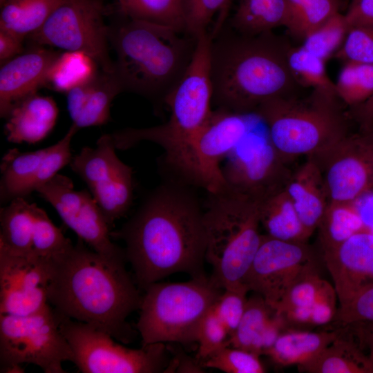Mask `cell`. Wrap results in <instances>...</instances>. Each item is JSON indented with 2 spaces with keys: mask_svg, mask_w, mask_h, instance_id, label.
<instances>
[{
  "mask_svg": "<svg viewBox=\"0 0 373 373\" xmlns=\"http://www.w3.org/2000/svg\"><path fill=\"white\" fill-rule=\"evenodd\" d=\"M286 28L294 37L304 38L339 12L340 0H287Z\"/></svg>",
  "mask_w": 373,
  "mask_h": 373,
  "instance_id": "35",
  "label": "cell"
},
{
  "mask_svg": "<svg viewBox=\"0 0 373 373\" xmlns=\"http://www.w3.org/2000/svg\"><path fill=\"white\" fill-rule=\"evenodd\" d=\"M126 261L125 256L102 255L79 238L50 258L48 303L64 316L130 343L134 331L127 318L139 309L142 295Z\"/></svg>",
  "mask_w": 373,
  "mask_h": 373,
  "instance_id": "2",
  "label": "cell"
},
{
  "mask_svg": "<svg viewBox=\"0 0 373 373\" xmlns=\"http://www.w3.org/2000/svg\"><path fill=\"white\" fill-rule=\"evenodd\" d=\"M96 61L79 51L60 53L48 73L46 86L67 93L91 79L99 70Z\"/></svg>",
  "mask_w": 373,
  "mask_h": 373,
  "instance_id": "34",
  "label": "cell"
},
{
  "mask_svg": "<svg viewBox=\"0 0 373 373\" xmlns=\"http://www.w3.org/2000/svg\"><path fill=\"white\" fill-rule=\"evenodd\" d=\"M365 341L370 350V356L373 359V323L372 326L365 329Z\"/></svg>",
  "mask_w": 373,
  "mask_h": 373,
  "instance_id": "54",
  "label": "cell"
},
{
  "mask_svg": "<svg viewBox=\"0 0 373 373\" xmlns=\"http://www.w3.org/2000/svg\"><path fill=\"white\" fill-rule=\"evenodd\" d=\"M344 329L311 332L289 328L280 334L264 353L275 364H303L321 352L343 332Z\"/></svg>",
  "mask_w": 373,
  "mask_h": 373,
  "instance_id": "24",
  "label": "cell"
},
{
  "mask_svg": "<svg viewBox=\"0 0 373 373\" xmlns=\"http://www.w3.org/2000/svg\"><path fill=\"white\" fill-rule=\"evenodd\" d=\"M314 262V254L307 242L285 241L262 234L243 284L274 307L290 285Z\"/></svg>",
  "mask_w": 373,
  "mask_h": 373,
  "instance_id": "17",
  "label": "cell"
},
{
  "mask_svg": "<svg viewBox=\"0 0 373 373\" xmlns=\"http://www.w3.org/2000/svg\"><path fill=\"white\" fill-rule=\"evenodd\" d=\"M260 226L265 234L278 240L307 242L309 238L285 187L259 204Z\"/></svg>",
  "mask_w": 373,
  "mask_h": 373,
  "instance_id": "27",
  "label": "cell"
},
{
  "mask_svg": "<svg viewBox=\"0 0 373 373\" xmlns=\"http://www.w3.org/2000/svg\"><path fill=\"white\" fill-rule=\"evenodd\" d=\"M366 229L354 202L329 201L317 227L321 250L332 249Z\"/></svg>",
  "mask_w": 373,
  "mask_h": 373,
  "instance_id": "31",
  "label": "cell"
},
{
  "mask_svg": "<svg viewBox=\"0 0 373 373\" xmlns=\"http://www.w3.org/2000/svg\"><path fill=\"white\" fill-rule=\"evenodd\" d=\"M275 313V309L259 294L249 298L239 325L229 336L227 345L262 355V338Z\"/></svg>",
  "mask_w": 373,
  "mask_h": 373,
  "instance_id": "32",
  "label": "cell"
},
{
  "mask_svg": "<svg viewBox=\"0 0 373 373\" xmlns=\"http://www.w3.org/2000/svg\"><path fill=\"white\" fill-rule=\"evenodd\" d=\"M336 93L352 109L373 96V64L347 61L335 83Z\"/></svg>",
  "mask_w": 373,
  "mask_h": 373,
  "instance_id": "36",
  "label": "cell"
},
{
  "mask_svg": "<svg viewBox=\"0 0 373 373\" xmlns=\"http://www.w3.org/2000/svg\"><path fill=\"white\" fill-rule=\"evenodd\" d=\"M312 157L318 166L329 201L354 202L373 189V140L350 133Z\"/></svg>",
  "mask_w": 373,
  "mask_h": 373,
  "instance_id": "16",
  "label": "cell"
},
{
  "mask_svg": "<svg viewBox=\"0 0 373 373\" xmlns=\"http://www.w3.org/2000/svg\"><path fill=\"white\" fill-rule=\"evenodd\" d=\"M323 279L310 264L287 289L280 300L274 307L277 313L303 306H312Z\"/></svg>",
  "mask_w": 373,
  "mask_h": 373,
  "instance_id": "42",
  "label": "cell"
},
{
  "mask_svg": "<svg viewBox=\"0 0 373 373\" xmlns=\"http://www.w3.org/2000/svg\"><path fill=\"white\" fill-rule=\"evenodd\" d=\"M59 315L60 329L73 351V363L81 372L158 373L166 372L169 365L164 343L128 348L104 331Z\"/></svg>",
  "mask_w": 373,
  "mask_h": 373,
  "instance_id": "11",
  "label": "cell"
},
{
  "mask_svg": "<svg viewBox=\"0 0 373 373\" xmlns=\"http://www.w3.org/2000/svg\"><path fill=\"white\" fill-rule=\"evenodd\" d=\"M123 92L114 73L101 70L67 95V106L73 124L79 128L101 126L110 119L111 105Z\"/></svg>",
  "mask_w": 373,
  "mask_h": 373,
  "instance_id": "21",
  "label": "cell"
},
{
  "mask_svg": "<svg viewBox=\"0 0 373 373\" xmlns=\"http://www.w3.org/2000/svg\"><path fill=\"white\" fill-rule=\"evenodd\" d=\"M229 338L226 327L211 307L201 321L198 329L196 359L202 363L213 353L227 345Z\"/></svg>",
  "mask_w": 373,
  "mask_h": 373,
  "instance_id": "46",
  "label": "cell"
},
{
  "mask_svg": "<svg viewBox=\"0 0 373 373\" xmlns=\"http://www.w3.org/2000/svg\"><path fill=\"white\" fill-rule=\"evenodd\" d=\"M247 115L217 108L190 143L165 164L187 184L208 193L222 191V162L249 133Z\"/></svg>",
  "mask_w": 373,
  "mask_h": 373,
  "instance_id": "10",
  "label": "cell"
},
{
  "mask_svg": "<svg viewBox=\"0 0 373 373\" xmlns=\"http://www.w3.org/2000/svg\"><path fill=\"white\" fill-rule=\"evenodd\" d=\"M60 320L50 305L28 316L0 314V372L21 373L23 364H32L45 373H66L62 364L73 362V353Z\"/></svg>",
  "mask_w": 373,
  "mask_h": 373,
  "instance_id": "9",
  "label": "cell"
},
{
  "mask_svg": "<svg viewBox=\"0 0 373 373\" xmlns=\"http://www.w3.org/2000/svg\"><path fill=\"white\" fill-rule=\"evenodd\" d=\"M124 17L171 27L186 33L183 0H116Z\"/></svg>",
  "mask_w": 373,
  "mask_h": 373,
  "instance_id": "33",
  "label": "cell"
},
{
  "mask_svg": "<svg viewBox=\"0 0 373 373\" xmlns=\"http://www.w3.org/2000/svg\"><path fill=\"white\" fill-rule=\"evenodd\" d=\"M352 115L358 122L361 132L368 130L373 125V96L363 104L352 108Z\"/></svg>",
  "mask_w": 373,
  "mask_h": 373,
  "instance_id": "51",
  "label": "cell"
},
{
  "mask_svg": "<svg viewBox=\"0 0 373 373\" xmlns=\"http://www.w3.org/2000/svg\"><path fill=\"white\" fill-rule=\"evenodd\" d=\"M334 57L343 62L373 64V25L350 26L343 44Z\"/></svg>",
  "mask_w": 373,
  "mask_h": 373,
  "instance_id": "43",
  "label": "cell"
},
{
  "mask_svg": "<svg viewBox=\"0 0 373 373\" xmlns=\"http://www.w3.org/2000/svg\"><path fill=\"white\" fill-rule=\"evenodd\" d=\"M186 182L170 181L155 188L118 230L134 279L144 290L178 272L206 276L204 209Z\"/></svg>",
  "mask_w": 373,
  "mask_h": 373,
  "instance_id": "1",
  "label": "cell"
},
{
  "mask_svg": "<svg viewBox=\"0 0 373 373\" xmlns=\"http://www.w3.org/2000/svg\"><path fill=\"white\" fill-rule=\"evenodd\" d=\"M79 128L72 124L64 136L56 144L49 146L33 181L32 191L53 178L72 160L71 140Z\"/></svg>",
  "mask_w": 373,
  "mask_h": 373,
  "instance_id": "44",
  "label": "cell"
},
{
  "mask_svg": "<svg viewBox=\"0 0 373 373\" xmlns=\"http://www.w3.org/2000/svg\"><path fill=\"white\" fill-rule=\"evenodd\" d=\"M0 246L10 251L32 255L35 218L32 203L24 198L10 201L0 211Z\"/></svg>",
  "mask_w": 373,
  "mask_h": 373,
  "instance_id": "29",
  "label": "cell"
},
{
  "mask_svg": "<svg viewBox=\"0 0 373 373\" xmlns=\"http://www.w3.org/2000/svg\"><path fill=\"white\" fill-rule=\"evenodd\" d=\"M63 0H6L1 5L0 30L21 39L37 32Z\"/></svg>",
  "mask_w": 373,
  "mask_h": 373,
  "instance_id": "30",
  "label": "cell"
},
{
  "mask_svg": "<svg viewBox=\"0 0 373 373\" xmlns=\"http://www.w3.org/2000/svg\"><path fill=\"white\" fill-rule=\"evenodd\" d=\"M248 291L245 284L223 289L212 307L229 336L235 332L242 318L248 299Z\"/></svg>",
  "mask_w": 373,
  "mask_h": 373,
  "instance_id": "45",
  "label": "cell"
},
{
  "mask_svg": "<svg viewBox=\"0 0 373 373\" xmlns=\"http://www.w3.org/2000/svg\"><path fill=\"white\" fill-rule=\"evenodd\" d=\"M336 94L312 89L306 97L293 94L269 99L255 111L270 143L287 162L313 157L350 134L349 115Z\"/></svg>",
  "mask_w": 373,
  "mask_h": 373,
  "instance_id": "5",
  "label": "cell"
},
{
  "mask_svg": "<svg viewBox=\"0 0 373 373\" xmlns=\"http://www.w3.org/2000/svg\"><path fill=\"white\" fill-rule=\"evenodd\" d=\"M203 222L211 281L223 289L243 284L261 242L259 201L225 188L208 193Z\"/></svg>",
  "mask_w": 373,
  "mask_h": 373,
  "instance_id": "7",
  "label": "cell"
},
{
  "mask_svg": "<svg viewBox=\"0 0 373 373\" xmlns=\"http://www.w3.org/2000/svg\"><path fill=\"white\" fill-rule=\"evenodd\" d=\"M210 32L198 37L193 57L164 104L170 116L165 123L149 128H126L112 133L117 149L126 150L142 141L160 146L167 160L182 151L212 115Z\"/></svg>",
  "mask_w": 373,
  "mask_h": 373,
  "instance_id": "6",
  "label": "cell"
},
{
  "mask_svg": "<svg viewBox=\"0 0 373 373\" xmlns=\"http://www.w3.org/2000/svg\"><path fill=\"white\" fill-rule=\"evenodd\" d=\"M325 63L302 46L289 49V66L298 86L336 94L335 83L327 73Z\"/></svg>",
  "mask_w": 373,
  "mask_h": 373,
  "instance_id": "37",
  "label": "cell"
},
{
  "mask_svg": "<svg viewBox=\"0 0 373 373\" xmlns=\"http://www.w3.org/2000/svg\"><path fill=\"white\" fill-rule=\"evenodd\" d=\"M109 28L115 53L113 73L123 91L140 95L157 105L185 73L198 37L171 27L122 17Z\"/></svg>",
  "mask_w": 373,
  "mask_h": 373,
  "instance_id": "4",
  "label": "cell"
},
{
  "mask_svg": "<svg viewBox=\"0 0 373 373\" xmlns=\"http://www.w3.org/2000/svg\"><path fill=\"white\" fill-rule=\"evenodd\" d=\"M222 291L207 276L149 285L142 295L136 324L142 346L196 342L200 322Z\"/></svg>",
  "mask_w": 373,
  "mask_h": 373,
  "instance_id": "8",
  "label": "cell"
},
{
  "mask_svg": "<svg viewBox=\"0 0 373 373\" xmlns=\"http://www.w3.org/2000/svg\"><path fill=\"white\" fill-rule=\"evenodd\" d=\"M232 1L233 0H228L227 9H228L229 12V10L232 3Z\"/></svg>",
  "mask_w": 373,
  "mask_h": 373,
  "instance_id": "56",
  "label": "cell"
},
{
  "mask_svg": "<svg viewBox=\"0 0 373 373\" xmlns=\"http://www.w3.org/2000/svg\"><path fill=\"white\" fill-rule=\"evenodd\" d=\"M60 53L36 48L1 64L0 115L6 117L12 106L46 86L48 73Z\"/></svg>",
  "mask_w": 373,
  "mask_h": 373,
  "instance_id": "20",
  "label": "cell"
},
{
  "mask_svg": "<svg viewBox=\"0 0 373 373\" xmlns=\"http://www.w3.org/2000/svg\"><path fill=\"white\" fill-rule=\"evenodd\" d=\"M354 202L365 226L370 229L373 227V192L371 190Z\"/></svg>",
  "mask_w": 373,
  "mask_h": 373,
  "instance_id": "52",
  "label": "cell"
},
{
  "mask_svg": "<svg viewBox=\"0 0 373 373\" xmlns=\"http://www.w3.org/2000/svg\"><path fill=\"white\" fill-rule=\"evenodd\" d=\"M285 190L311 236L317 229L329 202L321 171L312 157H307L301 166L291 173Z\"/></svg>",
  "mask_w": 373,
  "mask_h": 373,
  "instance_id": "23",
  "label": "cell"
},
{
  "mask_svg": "<svg viewBox=\"0 0 373 373\" xmlns=\"http://www.w3.org/2000/svg\"><path fill=\"white\" fill-rule=\"evenodd\" d=\"M338 296L334 285L323 280L314 302L311 306L314 325H323L334 321L337 312Z\"/></svg>",
  "mask_w": 373,
  "mask_h": 373,
  "instance_id": "48",
  "label": "cell"
},
{
  "mask_svg": "<svg viewBox=\"0 0 373 373\" xmlns=\"http://www.w3.org/2000/svg\"><path fill=\"white\" fill-rule=\"evenodd\" d=\"M226 187L259 202L285 187L291 173L265 136L248 133L222 166Z\"/></svg>",
  "mask_w": 373,
  "mask_h": 373,
  "instance_id": "14",
  "label": "cell"
},
{
  "mask_svg": "<svg viewBox=\"0 0 373 373\" xmlns=\"http://www.w3.org/2000/svg\"><path fill=\"white\" fill-rule=\"evenodd\" d=\"M23 40L8 32L0 30L1 65L22 53Z\"/></svg>",
  "mask_w": 373,
  "mask_h": 373,
  "instance_id": "50",
  "label": "cell"
},
{
  "mask_svg": "<svg viewBox=\"0 0 373 373\" xmlns=\"http://www.w3.org/2000/svg\"><path fill=\"white\" fill-rule=\"evenodd\" d=\"M50 278V259L0 246V314L28 316L46 308Z\"/></svg>",
  "mask_w": 373,
  "mask_h": 373,
  "instance_id": "18",
  "label": "cell"
},
{
  "mask_svg": "<svg viewBox=\"0 0 373 373\" xmlns=\"http://www.w3.org/2000/svg\"><path fill=\"white\" fill-rule=\"evenodd\" d=\"M203 367L213 368L226 373H265L266 369L260 356L226 345L202 362Z\"/></svg>",
  "mask_w": 373,
  "mask_h": 373,
  "instance_id": "41",
  "label": "cell"
},
{
  "mask_svg": "<svg viewBox=\"0 0 373 373\" xmlns=\"http://www.w3.org/2000/svg\"><path fill=\"white\" fill-rule=\"evenodd\" d=\"M334 321L344 326L373 323V282L361 287L337 309Z\"/></svg>",
  "mask_w": 373,
  "mask_h": 373,
  "instance_id": "47",
  "label": "cell"
},
{
  "mask_svg": "<svg viewBox=\"0 0 373 373\" xmlns=\"http://www.w3.org/2000/svg\"><path fill=\"white\" fill-rule=\"evenodd\" d=\"M6 0H0V5L3 4Z\"/></svg>",
  "mask_w": 373,
  "mask_h": 373,
  "instance_id": "57",
  "label": "cell"
},
{
  "mask_svg": "<svg viewBox=\"0 0 373 373\" xmlns=\"http://www.w3.org/2000/svg\"><path fill=\"white\" fill-rule=\"evenodd\" d=\"M373 233V227L370 229Z\"/></svg>",
  "mask_w": 373,
  "mask_h": 373,
  "instance_id": "58",
  "label": "cell"
},
{
  "mask_svg": "<svg viewBox=\"0 0 373 373\" xmlns=\"http://www.w3.org/2000/svg\"><path fill=\"white\" fill-rule=\"evenodd\" d=\"M103 0H63L44 24L28 38L38 46L82 52L100 69L113 73L108 50L109 28L104 21Z\"/></svg>",
  "mask_w": 373,
  "mask_h": 373,
  "instance_id": "12",
  "label": "cell"
},
{
  "mask_svg": "<svg viewBox=\"0 0 373 373\" xmlns=\"http://www.w3.org/2000/svg\"><path fill=\"white\" fill-rule=\"evenodd\" d=\"M348 29L345 15L338 12L309 33L304 38L302 46L327 61L341 47Z\"/></svg>",
  "mask_w": 373,
  "mask_h": 373,
  "instance_id": "39",
  "label": "cell"
},
{
  "mask_svg": "<svg viewBox=\"0 0 373 373\" xmlns=\"http://www.w3.org/2000/svg\"><path fill=\"white\" fill-rule=\"evenodd\" d=\"M35 218L32 254L50 259L65 250L71 243L61 229L51 221L48 214L32 203Z\"/></svg>",
  "mask_w": 373,
  "mask_h": 373,
  "instance_id": "40",
  "label": "cell"
},
{
  "mask_svg": "<svg viewBox=\"0 0 373 373\" xmlns=\"http://www.w3.org/2000/svg\"><path fill=\"white\" fill-rule=\"evenodd\" d=\"M49 146L30 152L9 150L2 157L0 199L2 204L17 198H25L32 191V186Z\"/></svg>",
  "mask_w": 373,
  "mask_h": 373,
  "instance_id": "25",
  "label": "cell"
},
{
  "mask_svg": "<svg viewBox=\"0 0 373 373\" xmlns=\"http://www.w3.org/2000/svg\"><path fill=\"white\" fill-rule=\"evenodd\" d=\"M59 110L55 100L36 93L15 103L5 124L7 140L12 143L35 144L54 128Z\"/></svg>",
  "mask_w": 373,
  "mask_h": 373,
  "instance_id": "22",
  "label": "cell"
},
{
  "mask_svg": "<svg viewBox=\"0 0 373 373\" xmlns=\"http://www.w3.org/2000/svg\"><path fill=\"white\" fill-rule=\"evenodd\" d=\"M228 0H183L186 33L198 37L208 32V26L218 14L210 34L213 38L222 29L229 16Z\"/></svg>",
  "mask_w": 373,
  "mask_h": 373,
  "instance_id": "38",
  "label": "cell"
},
{
  "mask_svg": "<svg viewBox=\"0 0 373 373\" xmlns=\"http://www.w3.org/2000/svg\"><path fill=\"white\" fill-rule=\"evenodd\" d=\"M116 149L111 133L104 134L95 147H83L70 163L88 186L111 228L126 213L133 199V169L117 157Z\"/></svg>",
  "mask_w": 373,
  "mask_h": 373,
  "instance_id": "13",
  "label": "cell"
},
{
  "mask_svg": "<svg viewBox=\"0 0 373 373\" xmlns=\"http://www.w3.org/2000/svg\"><path fill=\"white\" fill-rule=\"evenodd\" d=\"M280 314V313H279ZM285 318L289 326L312 325L311 306L296 307L281 313Z\"/></svg>",
  "mask_w": 373,
  "mask_h": 373,
  "instance_id": "53",
  "label": "cell"
},
{
  "mask_svg": "<svg viewBox=\"0 0 373 373\" xmlns=\"http://www.w3.org/2000/svg\"><path fill=\"white\" fill-rule=\"evenodd\" d=\"M361 132V131H360ZM365 134L369 138L373 140V125L367 131L361 132Z\"/></svg>",
  "mask_w": 373,
  "mask_h": 373,
  "instance_id": "55",
  "label": "cell"
},
{
  "mask_svg": "<svg viewBox=\"0 0 373 373\" xmlns=\"http://www.w3.org/2000/svg\"><path fill=\"white\" fill-rule=\"evenodd\" d=\"M291 46L272 31L246 35L226 23L212 38L211 74L217 108L249 115L298 86L288 64Z\"/></svg>",
  "mask_w": 373,
  "mask_h": 373,
  "instance_id": "3",
  "label": "cell"
},
{
  "mask_svg": "<svg viewBox=\"0 0 373 373\" xmlns=\"http://www.w3.org/2000/svg\"><path fill=\"white\" fill-rule=\"evenodd\" d=\"M287 0H238L236 12L226 23L236 32L256 35L287 26Z\"/></svg>",
  "mask_w": 373,
  "mask_h": 373,
  "instance_id": "28",
  "label": "cell"
},
{
  "mask_svg": "<svg viewBox=\"0 0 373 373\" xmlns=\"http://www.w3.org/2000/svg\"><path fill=\"white\" fill-rule=\"evenodd\" d=\"M345 329L332 344L309 361L298 365L308 373H373V359L357 343L345 336Z\"/></svg>",
  "mask_w": 373,
  "mask_h": 373,
  "instance_id": "26",
  "label": "cell"
},
{
  "mask_svg": "<svg viewBox=\"0 0 373 373\" xmlns=\"http://www.w3.org/2000/svg\"><path fill=\"white\" fill-rule=\"evenodd\" d=\"M345 15L350 26L373 25V0H352Z\"/></svg>",
  "mask_w": 373,
  "mask_h": 373,
  "instance_id": "49",
  "label": "cell"
},
{
  "mask_svg": "<svg viewBox=\"0 0 373 373\" xmlns=\"http://www.w3.org/2000/svg\"><path fill=\"white\" fill-rule=\"evenodd\" d=\"M323 252L340 306L364 285L373 282V233L368 229Z\"/></svg>",
  "mask_w": 373,
  "mask_h": 373,
  "instance_id": "19",
  "label": "cell"
},
{
  "mask_svg": "<svg viewBox=\"0 0 373 373\" xmlns=\"http://www.w3.org/2000/svg\"><path fill=\"white\" fill-rule=\"evenodd\" d=\"M35 191L93 250L108 257L125 256L124 250L112 241L111 228L90 192L75 190L71 179L60 174Z\"/></svg>",
  "mask_w": 373,
  "mask_h": 373,
  "instance_id": "15",
  "label": "cell"
}]
</instances>
